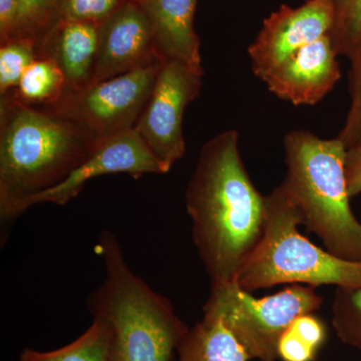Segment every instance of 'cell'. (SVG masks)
Wrapping results in <instances>:
<instances>
[{"label": "cell", "instance_id": "cell-1", "mask_svg": "<svg viewBox=\"0 0 361 361\" xmlns=\"http://www.w3.org/2000/svg\"><path fill=\"white\" fill-rule=\"evenodd\" d=\"M192 234L211 284L235 282L264 227L265 196L256 189L227 130L202 147L186 190Z\"/></svg>", "mask_w": 361, "mask_h": 361}, {"label": "cell", "instance_id": "cell-2", "mask_svg": "<svg viewBox=\"0 0 361 361\" xmlns=\"http://www.w3.org/2000/svg\"><path fill=\"white\" fill-rule=\"evenodd\" d=\"M102 140L49 109L0 97V217L11 222L37 195L58 186Z\"/></svg>", "mask_w": 361, "mask_h": 361}, {"label": "cell", "instance_id": "cell-3", "mask_svg": "<svg viewBox=\"0 0 361 361\" xmlns=\"http://www.w3.org/2000/svg\"><path fill=\"white\" fill-rule=\"evenodd\" d=\"M104 259L103 283L90 294L92 319L109 330L106 361H171L189 327L165 296L132 270L113 233L97 246Z\"/></svg>", "mask_w": 361, "mask_h": 361}, {"label": "cell", "instance_id": "cell-4", "mask_svg": "<svg viewBox=\"0 0 361 361\" xmlns=\"http://www.w3.org/2000/svg\"><path fill=\"white\" fill-rule=\"evenodd\" d=\"M283 147L286 173L280 186L298 207L306 229L329 253L361 262V222L350 207L343 142L294 130Z\"/></svg>", "mask_w": 361, "mask_h": 361}, {"label": "cell", "instance_id": "cell-5", "mask_svg": "<svg viewBox=\"0 0 361 361\" xmlns=\"http://www.w3.org/2000/svg\"><path fill=\"white\" fill-rule=\"evenodd\" d=\"M265 202L262 235L235 283L251 293L281 284L361 287V262L336 257L301 234L302 214L280 185Z\"/></svg>", "mask_w": 361, "mask_h": 361}, {"label": "cell", "instance_id": "cell-6", "mask_svg": "<svg viewBox=\"0 0 361 361\" xmlns=\"http://www.w3.org/2000/svg\"><path fill=\"white\" fill-rule=\"evenodd\" d=\"M314 287L292 284L272 295L256 298L235 282L211 284L203 311L219 316L251 360L276 361L280 338L297 318L322 308Z\"/></svg>", "mask_w": 361, "mask_h": 361}, {"label": "cell", "instance_id": "cell-7", "mask_svg": "<svg viewBox=\"0 0 361 361\" xmlns=\"http://www.w3.org/2000/svg\"><path fill=\"white\" fill-rule=\"evenodd\" d=\"M164 63L94 82L47 109L80 123L101 140L134 129Z\"/></svg>", "mask_w": 361, "mask_h": 361}, {"label": "cell", "instance_id": "cell-8", "mask_svg": "<svg viewBox=\"0 0 361 361\" xmlns=\"http://www.w3.org/2000/svg\"><path fill=\"white\" fill-rule=\"evenodd\" d=\"M203 68L166 61L135 130L169 171L186 151L185 110L200 94Z\"/></svg>", "mask_w": 361, "mask_h": 361}, {"label": "cell", "instance_id": "cell-9", "mask_svg": "<svg viewBox=\"0 0 361 361\" xmlns=\"http://www.w3.org/2000/svg\"><path fill=\"white\" fill-rule=\"evenodd\" d=\"M336 18L331 0H307L299 7L282 6L263 23L249 47L252 71L261 80L292 54L329 35Z\"/></svg>", "mask_w": 361, "mask_h": 361}, {"label": "cell", "instance_id": "cell-10", "mask_svg": "<svg viewBox=\"0 0 361 361\" xmlns=\"http://www.w3.org/2000/svg\"><path fill=\"white\" fill-rule=\"evenodd\" d=\"M169 172L134 128L102 140L90 158L63 182L32 199L30 208L45 203L65 206L77 198L89 180L102 176L125 173L141 178Z\"/></svg>", "mask_w": 361, "mask_h": 361}, {"label": "cell", "instance_id": "cell-11", "mask_svg": "<svg viewBox=\"0 0 361 361\" xmlns=\"http://www.w3.org/2000/svg\"><path fill=\"white\" fill-rule=\"evenodd\" d=\"M148 16L134 0H123L99 25L94 82L163 63ZM92 85V84H90Z\"/></svg>", "mask_w": 361, "mask_h": 361}, {"label": "cell", "instance_id": "cell-12", "mask_svg": "<svg viewBox=\"0 0 361 361\" xmlns=\"http://www.w3.org/2000/svg\"><path fill=\"white\" fill-rule=\"evenodd\" d=\"M337 56L329 33L292 54L263 82L279 99L295 106H313L322 101L341 78Z\"/></svg>", "mask_w": 361, "mask_h": 361}, {"label": "cell", "instance_id": "cell-13", "mask_svg": "<svg viewBox=\"0 0 361 361\" xmlns=\"http://www.w3.org/2000/svg\"><path fill=\"white\" fill-rule=\"evenodd\" d=\"M99 25L59 20L39 44V56L58 63L66 78V94L84 90L94 82Z\"/></svg>", "mask_w": 361, "mask_h": 361}, {"label": "cell", "instance_id": "cell-14", "mask_svg": "<svg viewBox=\"0 0 361 361\" xmlns=\"http://www.w3.org/2000/svg\"><path fill=\"white\" fill-rule=\"evenodd\" d=\"M148 16L157 51L164 61L202 68L200 39L194 28L198 0H134Z\"/></svg>", "mask_w": 361, "mask_h": 361}, {"label": "cell", "instance_id": "cell-15", "mask_svg": "<svg viewBox=\"0 0 361 361\" xmlns=\"http://www.w3.org/2000/svg\"><path fill=\"white\" fill-rule=\"evenodd\" d=\"M250 360L219 316L203 311V317L187 332L171 361Z\"/></svg>", "mask_w": 361, "mask_h": 361}, {"label": "cell", "instance_id": "cell-16", "mask_svg": "<svg viewBox=\"0 0 361 361\" xmlns=\"http://www.w3.org/2000/svg\"><path fill=\"white\" fill-rule=\"evenodd\" d=\"M65 92L66 78L58 63L49 56H39L11 94L26 106L47 109L58 104Z\"/></svg>", "mask_w": 361, "mask_h": 361}, {"label": "cell", "instance_id": "cell-17", "mask_svg": "<svg viewBox=\"0 0 361 361\" xmlns=\"http://www.w3.org/2000/svg\"><path fill=\"white\" fill-rule=\"evenodd\" d=\"M108 345V327L92 319L89 329L66 345L49 351L25 348L18 361H106Z\"/></svg>", "mask_w": 361, "mask_h": 361}, {"label": "cell", "instance_id": "cell-18", "mask_svg": "<svg viewBox=\"0 0 361 361\" xmlns=\"http://www.w3.org/2000/svg\"><path fill=\"white\" fill-rule=\"evenodd\" d=\"M331 324L344 344L361 351V287H336Z\"/></svg>", "mask_w": 361, "mask_h": 361}, {"label": "cell", "instance_id": "cell-19", "mask_svg": "<svg viewBox=\"0 0 361 361\" xmlns=\"http://www.w3.org/2000/svg\"><path fill=\"white\" fill-rule=\"evenodd\" d=\"M39 44L30 37H11L0 47V94L16 90L21 78L39 56Z\"/></svg>", "mask_w": 361, "mask_h": 361}, {"label": "cell", "instance_id": "cell-20", "mask_svg": "<svg viewBox=\"0 0 361 361\" xmlns=\"http://www.w3.org/2000/svg\"><path fill=\"white\" fill-rule=\"evenodd\" d=\"M63 2L65 0H20L13 37H30L37 40L39 47L45 35L61 20Z\"/></svg>", "mask_w": 361, "mask_h": 361}, {"label": "cell", "instance_id": "cell-21", "mask_svg": "<svg viewBox=\"0 0 361 361\" xmlns=\"http://www.w3.org/2000/svg\"><path fill=\"white\" fill-rule=\"evenodd\" d=\"M330 35L338 56L348 58L361 42V0H341Z\"/></svg>", "mask_w": 361, "mask_h": 361}, {"label": "cell", "instance_id": "cell-22", "mask_svg": "<svg viewBox=\"0 0 361 361\" xmlns=\"http://www.w3.org/2000/svg\"><path fill=\"white\" fill-rule=\"evenodd\" d=\"M348 59L350 61V106L343 128L337 137L343 142L346 149L361 141V42L356 45Z\"/></svg>", "mask_w": 361, "mask_h": 361}, {"label": "cell", "instance_id": "cell-23", "mask_svg": "<svg viewBox=\"0 0 361 361\" xmlns=\"http://www.w3.org/2000/svg\"><path fill=\"white\" fill-rule=\"evenodd\" d=\"M123 0H65L61 20L101 25L115 13Z\"/></svg>", "mask_w": 361, "mask_h": 361}, {"label": "cell", "instance_id": "cell-24", "mask_svg": "<svg viewBox=\"0 0 361 361\" xmlns=\"http://www.w3.org/2000/svg\"><path fill=\"white\" fill-rule=\"evenodd\" d=\"M317 349L288 329L284 332L278 343V358L282 361H314Z\"/></svg>", "mask_w": 361, "mask_h": 361}, {"label": "cell", "instance_id": "cell-25", "mask_svg": "<svg viewBox=\"0 0 361 361\" xmlns=\"http://www.w3.org/2000/svg\"><path fill=\"white\" fill-rule=\"evenodd\" d=\"M346 179L351 198L361 194V141L346 152Z\"/></svg>", "mask_w": 361, "mask_h": 361}, {"label": "cell", "instance_id": "cell-26", "mask_svg": "<svg viewBox=\"0 0 361 361\" xmlns=\"http://www.w3.org/2000/svg\"><path fill=\"white\" fill-rule=\"evenodd\" d=\"M20 0H0V39H11L18 21Z\"/></svg>", "mask_w": 361, "mask_h": 361}, {"label": "cell", "instance_id": "cell-27", "mask_svg": "<svg viewBox=\"0 0 361 361\" xmlns=\"http://www.w3.org/2000/svg\"><path fill=\"white\" fill-rule=\"evenodd\" d=\"M331 1L334 2V4H336L337 8V6H338V4H341V0H331Z\"/></svg>", "mask_w": 361, "mask_h": 361}]
</instances>
